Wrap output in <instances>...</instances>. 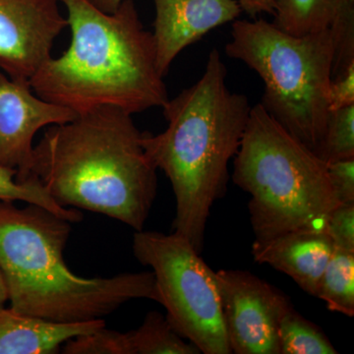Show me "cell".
<instances>
[{
    "label": "cell",
    "instance_id": "obj_1",
    "mask_svg": "<svg viewBox=\"0 0 354 354\" xmlns=\"http://www.w3.org/2000/svg\"><path fill=\"white\" fill-rule=\"evenodd\" d=\"M132 114L100 106L50 125L32 149L30 177L64 208L86 209L143 230L157 196L155 165Z\"/></svg>",
    "mask_w": 354,
    "mask_h": 354
},
{
    "label": "cell",
    "instance_id": "obj_2",
    "mask_svg": "<svg viewBox=\"0 0 354 354\" xmlns=\"http://www.w3.org/2000/svg\"><path fill=\"white\" fill-rule=\"evenodd\" d=\"M227 77L214 48L201 78L162 108L167 129L142 137L146 155L171 183L172 230L200 254L212 207L227 193L228 165L239 152L252 109L245 95L228 88Z\"/></svg>",
    "mask_w": 354,
    "mask_h": 354
},
{
    "label": "cell",
    "instance_id": "obj_3",
    "mask_svg": "<svg viewBox=\"0 0 354 354\" xmlns=\"http://www.w3.org/2000/svg\"><path fill=\"white\" fill-rule=\"evenodd\" d=\"M66 7L69 48L50 57L30 80L35 94L77 114L115 106L130 114L169 101L157 64L153 32L144 29L133 0L104 13L88 0H58Z\"/></svg>",
    "mask_w": 354,
    "mask_h": 354
},
{
    "label": "cell",
    "instance_id": "obj_4",
    "mask_svg": "<svg viewBox=\"0 0 354 354\" xmlns=\"http://www.w3.org/2000/svg\"><path fill=\"white\" fill-rule=\"evenodd\" d=\"M71 225L53 212L0 200V269L10 308L59 323L97 320L133 299L160 304L153 272L82 278L69 269L64 251Z\"/></svg>",
    "mask_w": 354,
    "mask_h": 354
},
{
    "label": "cell",
    "instance_id": "obj_5",
    "mask_svg": "<svg viewBox=\"0 0 354 354\" xmlns=\"http://www.w3.org/2000/svg\"><path fill=\"white\" fill-rule=\"evenodd\" d=\"M234 183L251 196L248 204L256 241L292 230L325 232L339 204L328 164L286 131L262 104L251 109L239 152Z\"/></svg>",
    "mask_w": 354,
    "mask_h": 354
},
{
    "label": "cell",
    "instance_id": "obj_6",
    "mask_svg": "<svg viewBox=\"0 0 354 354\" xmlns=\"http://www.w3.org/2000/svg\"><path fill=\"white\" fill-rule=\"evenodd\" d=\"M230 37L227 57L250 67L264 83L263 108L316 153L330 113L334 48L329 28L297 37L254 18L234 21Z\"/></svg>",
    "mask_w": 354,
    "mask_h": 354
},
{
    "label": "cell",
    "instance_id": "obj_7",
    "mask_svg": "<svg viewBox=\"0 0 354 354\" xmlns=\"http://www.w3.org/2000/svg\"><path fill=\"white\" fill-rule=\"evenodd\" d=\"M135 258L152 269L167 321L204 354H230L215 271L185 237L136 232Z\"/></svg>",
    "mask_w": 354,
    "mask_h": 354
},
{
    "label": "cell",
    "instance_id": "obj_8",
    "mask_svg": "<svg viewBox=\"0 0 354 354\" xmlns=\"http://www.w3.org/2000/svg\"><path fill=\"white\" fill-rule=\"evenodd\" d=\"M215 279L232 353L279 354V325L293 306L290 297L250 272L220 270Z\"/></svg>",
    "mask_w": 354,
    "mask_h": 354
},
{
    "label": "cell",
    "instance_id": "obj_9",
    "mask_svg": "<svg viewBox=\"0 0 354 354\" xmlns=\"http://www.w3.org/2000/svg\"><path fill=\"white\" fill-rule=\"evenodd\" d=\"M66 27L58 0H0V70L30 82Z\"/></svg>",
    "mask_w": 354,
    "mask_h": 354
},
{
    "label": "cell",
    "instance_id": "obj_10",
    "mask_svg": "<svg viewBox=\"0 0 354 354\" xmlns=\"http://www.w3.org/2000/svg\"><path fill=\"white\" fill-rule=\"evenodd\" d=\"M71 109L41 99L29 81L13 80L0 70V164L29 179L35 136L46 127L76 120Z\"/></svg>",
    "mask_w": 354,
    "mask_h": 354
},
{
    "label": "cell",
    "instance_id": "obj_11",
    "mask_svg": "<svg viewBox=\"0 0 354 354\" xmlns=\"http://www.w3.org/2000/svg\"><path fill=\"white\" fill-rule=\"evenodd\" d=\"M153 36L158 71L164 77L181 51L242 13L236 0H153Z\"/></svg>",
    "mask_w": 354,
    "mask_h": 354
},
{
    "label": "cell",
    "instance_id": "obj_12",
    "mask_svg": "<svg viewBox=\"0 0 354 354\" xmlns=\"http://www.w3.org/2000/svg\"><path fill=\"white\" fill-rule=\"evenodd\" d=\"M333 250L334 245L328 234L315 230H292L269 241H254L252 244L255 262L288 274L311 297H316Z\"/></svg>",
    "mask_w": 354,
    "mask_h": 354
},
{
    "label": "cell",
    "instance_id": "obj_13",
    "mask_svg": "<svg viewBox=\"0 0 354 354\" xmlns=\"http://www.w3.org/2000/svg\"><path fill=\"white\" fill-rule=\"evenodd\" d=\"M106 327L104 319L59 323L0 307V354H53L65 342Z\"/></svg>",
    "mask_w": 354,
    "mask_h": 354
},
{
    "label": "cell",
    "instance_id": "obj_14",
    "mask_svg": "<svg viewBox=\"0 0 354 354\" xmlns=\"http://www.w3.org/2000/svg\"><path fill=\"white\" fill-rule=\"evenodd\" d=\"M328 309L348 317L354 316V252L335 248L326 266L316 297Z\"/></svg>",
    "mask_w": 354,
    "mask_h": 354
},
{
    "label": "cell",
    "instance_id": "obj_15",
    "mask_svg": "<svg viewBox=\"0 0 354 354\" xmlns=\"http://www.w3.org/2000/svg\"><path fill=\"white\" fill-rule=\"evenodd\" d=\"M337 0H276L274 24L292 36L328 29Z\"/></svg>",
    "mask_w": 354,
    "mask_h": 354
},
{
    "label": "cell",
    "instance_id": "obj_16",
    "mask_svg": "<svg viewBox=\"0 0 354 354\" xmlns=\"http://www.w3.org/2000/svg\"><path fill=\"white\" fill-rule=\"evenodd\" d=\"M133 354H200L195 344L181 337L167 317L158 311L147 314L138 329L131 330Z\"/></svg>",
    "mask_w": 354,
    "mask_h": 354
},
{
    "label": "cell",
    "instance_id": "obj_17",
    "mask_svg": "<svg viewBox=\"0 0 354 354\" xmlns=\"http://www.w3.org/2000/svg\"><path fill=\"white\" fill-rule=\"evenodd\" d=\"M279 354H337L320 327L290 307L279 322Z\"/></svg>",
    "mask_w": 354,
    "mask_h": 354
},
{
    "label": "cell",
    "instance_id": "obj_18",
    "mask_svg": "<svg viewBox=\"0 0 354 354\" xmlns=\"http://www.w3.org/2000/svg\"><path fill=\"white\" fill-rule=\"evenodd\" d=\"M16 176L15 169L0 164V200L39 205L72 223L82 221V213L79 209L60 206L39 180L30 177L25 183H19Z\"/></svg>",
    "mask_w": 354,
    "mask_h": 354
},
{
    "label": "cell",
    "instance_id": "obj_19",
    "mask_svg": "<svg viewBox=\"0 0 354 354\" xmlns=\"http://www.w3.org/2000/svg\"><path fill=\"white\" fill-rule=\"evenodd\" d=\"M316 155L327 164L354 158V104L330 111Z\"/></svg>",
    "mask_w": 354,
    "mask_h": 354
},
{
    "label": "cell",
    "instance_id": "obj_20",
    "mask_svg": "<svg viewBox=\"0 0 354 354\" xmlns=\"http://www.w3.org/2000/svg\"><path fill=\"white\" fill-rule=\"evenodd\" d=\"M329 30L334 48V77L354 64V0H337Z\"/></svg>",
    "mask_w": 354,
    "mask_h": 354
},
{
    "label": "cell",
    "instance_id": "obj_21",
    "mask_svg": "<svg viewBox=\"0 0 354 354\" xmlns=\"http://www.w3.org/2000/svg\"><path fill=\"white\" fill-rule=\"evenodd\" d=\"M62 349L65 354H133L130 333L106 327L70 339Z\"/></svg>",
    "mask_w": 354,
    "mask_h": 354
},
{
    "label": "cell",
    "instance_id": "obj_22",
    "mask_svg": "<svg viewBox=\"0 0 354 354\" xmlns=\"http://www.w3.org/2000/svg\"><path fill=\"white\" fill-rule=\"evenodd\" d=\"M325 232L335 248L354 252V203L339 205L330 214Z\"/></svg>",
    "mask_w": 354,
    "mask_h": 354
},
{
    "label": "cell",
    "instance_id": "obj_23",
    "mask_svg": "<svg viewBox=\"0 0 354 354\" xmlns=\"http://www.w3.org/2000/svg\"><path fill=\"white\" fill-rule=\"evenodd\" d=\"M330 185L339 204L354 203V158L328 164Z\"/></svg>",
    "mask_w": 354,
    "mask_h": 354
},
{
    "label": "cell",
    "instance_id": "obj_24",
    "mask_svg": "<svg viewBox=\"0 0 354 354\" xmlns=\"http://www.w3.org/2000/svg\"><path fill=\"white\" fill-rule=\"evenodd\" d=\"M330 111L354 104V64L330 78Z\"/></svg>",
    "mask_w": 354,
    "mask_h": 354
},
{
    "label": "cell",
    "instance_id": "obj_25",
    "mask_svg": "<svg viewBox=\"0 0 354 354\" xmlns=\"http://www.w3.org/2000/svg\"><path fill=\"white\" fill-rule=\"evenodd\" d=\"M236 1L241 6L242 12H245L253 19L262 13L274 15L276 0H236Z\"/></svg>",
    "mask_w": 354,
    "mask_h": 354
},
{
    "label": "cell",
    "instance_id": "obj_26",
    "mask_svg": "<svg viewBox=\"0 0 354 354\" xmlns=\"http://www.w3.org/2000/svg\"><path fill=\"white\" fill-rule=\"evenodd\" d=\"M88 1L102 12L114 13L118 10L122 0H88Z\"/></svg>",
    "mask_w": 354,
    "mask_h": 354
},
{
    "label": "cell",
    "instance_id": "obj_27",
    "mask_svg": "<svg viewBox=\"0 0 354 354\" xmlns=\"http://www.w3.org/2000/svg\"><path fill=\"white\" fill-rule=\"evenodd\" d=\"M7 301H8V291H7L3 274H2L1 269H0V307H4V304Z\"/></svg>",
    "mask_w": 354,
    "mask_h": 354
}]
</instances>
